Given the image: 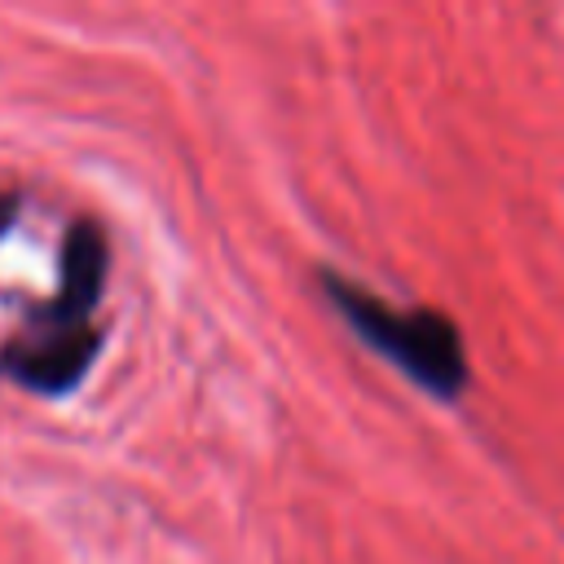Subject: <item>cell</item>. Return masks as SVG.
Wrapping results in <instances>:
<instances>
[{"instance_id": "obj_1", "label": "cell", "mask_w": 564, "mask_h": 564, "mask_svg": "<svg viewBox=\"0 0 564 564\" xmlns=\"http://www.w3.org/2000/svg\"><path fill=\"white\" fill-rule=\"evenodd\" d=\"M322 286L330 304L344 313V322L388 361H397L414 383H423L436 397H458L467 388V348L458 326L441 308H392L388 300L370 295L366 286L330 269H322Z\"/></svg>"}, {"instance_id": "obj_2", "label": "cell", "mask_w": 564, "mask_h": 564, "mask_svg": "<svg viewBox=\"0 0 564 564\" xmlns=\"http://www.w3.org/2000/svg\"><path fill=\"white\" fill-rule=\"evenodd\" d=\"M101 339V322H48L31 313L26 326L0 344V370L31 392H70L97 361Z\"/></svg>"}, {"instance_id": "obj_3", "label": "cell", "mask_w": 564, "mask_h": 564, "mask_svg": "<svg viewBox=\"0 0 564 564\" xmlns=\"http://www.w3.org/2000/svg\"><path fill=\"white\" fill-rule=\"evenodd\" d=\"M106 264H110V251H106L101 225L93 216L70 220L62 242V286L53 300L35 304L31 313L48 322H93V308L106 291Z\"/></svg>"}, {"instance_id": "obj_4", "label": "cell", "mask_w": 564, "mask_h": 564, "mask_svg": "<svg viewBox=\"0 0 564 564\" xmlns=\"http://www.w3.org/2000/svg\"><path fill=\"white\" fill-rule=\"evenodd\" d=\"M13 207H18V194H4V198H0V234L9 229V220H13Z\"/></svg>"}]
</instances>
